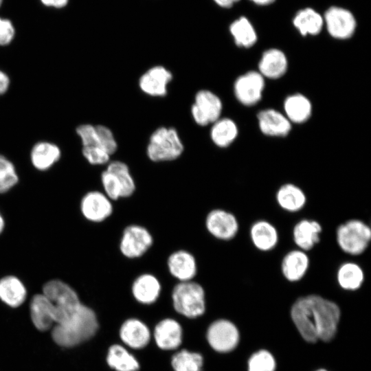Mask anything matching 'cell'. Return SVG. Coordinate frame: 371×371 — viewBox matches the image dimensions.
<instances>
[{
  "label": "cell",
  "instance_id": "1",
  "mask_svg": "<svg viewBox=\"0 0 371 371\" xmlns=\"http://www.w3.org/2000/svg\"><path fill=\"white\" fill-rule=\"evenodd\" d=\"M341 316L339 306L318 295L298 298L292 305L291 317L302 338L308 342L330 341L337 330Z\"/></svg>",
  "mask_w": 371,
  "mask_h": 371
},
{
  "label": "cell",
  "instance_id": "2",
  "mask_svg": "<svg viewBox=\"0 0 371 371\" xmlns=\"http://www.w3.org/2000/svg\"><path fill=\"white\" fill-rule=\"evenodd\" d=\"M98 327L95 312L82 303L69 317L52 327V337L60 346L73 347L91 338Z\"/></svg>",
  "mask_w": 371,
  "mask_h": 371
},
{
  "label": "cell",
  "instance_id": "3",
  "mask_svg": "<svg viewBox=\"0 0 371 371\" xmlns=\"http://www.w3.org/2000/svg\"><path fill=\"white\" fill-rule=\"evenodd\" d=\"M172 308L178 314L195 319L206 311V290L196 280L176 282L170 291Z\"/></svg>",
  "mask_w": 371,
  "mask_h": 371
},
{
  "label": "cell",
  "instance_id": "4",
  "mask_svg": "<svg viewBox=\"0 0 371 371\" xmlns=\"http://www.w3.org/2000/svg\"><path fill=\"white\" fill-rule=\"evenodd\" d=\"M102 190L113 202L131 197L136 192L137 183L127 164L120 160L110 161L100 174Z\"/></svg>",
  "mask_w": 371,
  "mask_h": 371
},
{
  "label": "cell",
  "instance_id": "5",
  "mask_svg": "<svg viewBox=\"0 0 371 371\" xmlns=\"http://www.w3.org/2000/svg\"><path fill=\"white\" fill-rule=\"evenodd\" d=\"M183 150L177 131L173 127L161 126L150 136L146 155L153 162H170L179 159Z\"/></svg>",
  "mask_w": 371,
  "mask_h": 371
},
{
  "label": "cell",
  "instance_id": "6",
  "mask_svg": "<svg viewBox=\"0 0 371 371\" xmlns=\"http://www.w3.org/2000/svg\"><path fill=\"white\" fill-rule=\"evenodd\" d=\"M154 237L146 226L136 223L126 225L122 229L117 249L125 259L135 260L144 257L152 248Z\"/></svg>",
  "mask_w": 371,
  "mask_h": 371
},
{
  "label": "cell",
  "instance_id": "7",
  "mask_svg": "<svg viewBox=\"0 0 371 371\" xmlns=\"http://www.w3.org/2000/svg\"><path fill=\"white\" fill-rule=\"evenodd\" d=\"M42 293L56 308V324L69 317L82 304L74 289L61 280L53 279L45 282Z\"/></svg>",
  "mask_w": 371,
  "mask_h": 371
},
{
  "label": "cell",
  "instance_id": "8",
  "mask_svg": "<svg viewBox=\"0 0 371 371\" xmlns=\"http://www.w3.org/2000/svg\"><path fill=\"white\" fill-rule=\"evenodd\" d=\"M336 239L344 252L358 256L366 250L370 243L371 229L359 219H351L337 227Z\"/></svg>",
  "mask_w": 371,
  "mask_h": 371
},
{
  "label": "cell",
  "instance_id": "9",
  "mask_svg": "<svg viewBox=\"0 0 371 371\" xmlns=\"http://www.w3.org/2000/svg\"><path fill=\"white\" fill-rule=\"evenodd\" d=\"M203 226L206 233L217 240L229 241L237 235L239 223L231 212L221 207L210 209L205 214Z\"/></svg>",
  "mask_w": 371,
  "mask_h": 371
},
{
  "label": "cell",
  "instance_id": "10",
  "mask_svg": "<svg viewBox=\"0 0 371 371\" xmlns=\"http://www.w3.org/2000/svg\"><path fill=\"white\" fill-rule=\"evenodd\" d=\"M80 210L88 222L102 224L113 215L114 202L102 190H92L87 192L81 198Z\"/></svg>",
  "mask_w": 371,
  "mask_h": 371
},
{
  "label": "cell",
  "instance_id": "11",
  "mask_svg": "<svg viewBox=\"0 0 371 371\" xmlns=\"http://www.w3.org/2000/svg\"><path fill=\"white\" fill-rule=\"evenodd\" d=\"M168 275L175 282L196 280L199 265L195 255L188 249L179 248L171 251L166 260Z\"/></svg>",
  "mask_w": 371,
  "mask_h": 371
},
{
  "label": "cell",
  "instance_id": "12",
  "mask_svg": "<svg viewBox=\"0 0 371 371\" xmlns=\"http://www.w3.org/2000/svg\"><path fill=\"white\" fill-rule=\"evenodd\" d=\"M223 103L221 98L207 89L199 91L191 106L194 121L201 126L213 124L221 117Z\"/></svg>",
  "mask_w": 371,
  "mask_h": 371
},
{
  "label": "cell",
  "instance_id": "13",
  "mask_svg": "<svg viewBox=\"0 0 371 371\" xmlns=\"http://www.w3.org/2000/svg\"><path fill=\"white\" fill-rule=\"evenodd\" d=\"M206 337L212 349L225 353L233 350L238 346L240 335L234 323L228 319H219L209 326Z\"/></svg>",
  "mask_w": 371,
  "mask_h": 371
},
{
  "label": "cell",
  "instance_id": "14",
  "mask_svg": "<svg viewBox=\"0 0 371 371\" xmlns=\"http://www.w3.org/2000/svg\"><path fill=\"white\" fill-rule=\"evenodd\" d=\"M129 292L139 304L150 306L156 303L163 293L159 278L150 271H142L132 280Z\"/></svg>",
  "mask_w": 371,
  "mask_h": 371
},
{
  "label": "cell",
  "instance_id": "15",
  "mask_svg": "<svg viewBox=\"0 0 371 371\" xmlns=\"http://www.w3.org/2000/svg\"><path fill=\"white\" fill-rule=\"evenodd\" d=\"M265 78L258 71H249L238 76L234 84V95L242 104L251 106L262 98Z\"/></svg>",
  "mask_w": 371,
  "mask_h": 371
},
{
  "label": "cell",
  "instance_id": "16",
  "mask_svg": "<svg viewBox=\"0 0 371 371\" xmlns=\"http://www.w3.org/2000/svg\"><path fill=\"white\" fill-rule=\"evenodd\" d=\"M323 19L329 34L335 38L348 39L355 33L357 25L355 19L345 8L330 7L325 12Z\"/></svg>",
  "mask_w": 371,
  "mask_h": 371
},
{
  "label": "cell",
  "instance_id": "17",
  "mask_svg": "<svg viewBox=\"0 0 371 371\" xmlns=\"http://www.w3.org/2000/svg\"><path fill=\"white\" fill-rule=\"evenodd\" d=\"M172 80V74L161 65L148 69L139 78V87L146 95L163 97L167 94V87Z\"/></svg>",
  "mask_w": 371,
  "mask_h": 371
},
{
  "label": "cell",
  "instance_id": "18",
  "mask_svg": "<svg viewBox=\"0 0 371 371\" xmlns=\"http://www.w3.org/2000/svg\"><path fill=\"white\" fill-rule=\"evenodd\" d=\"M30 313L34 326L45 331L56 323V310L51 301L43 293L34 295L30 303Z\"/></svg>",
  "mask_w": 371,
  "mask_h": 371
},
{
  "label": "cell",
  "instance_id": "19",
  "mask_svg": "<svg viewBox=\"0 0 371 371\" xmlns=\"http://www.w3.org/2000/svg\"><path fill=\"white\" fill-rule=\"evenodd\" d=\"M153 337L160 349L175 350L182 342V327L176 319L170 317L164 318L155 326Z\"/></svg>",
  "mask_w": 371,
  "mask_h": 371
},
{
  "label": "cell",
  "instance_id": "20",
  "mask_svg": "<svg viewBox=\"0 0 371 371\" xmlns=\"http://www.w3.org/2000/svg\"><path fill=\"white\" fill-rule=\"evenodd\" d=\"M119 335L125 345L133 349L144 348L150 339V331L148 326L135 317L124 321L120 326Z\"/></svg>",
  "mask_w": 371,
  "mask_h": 371
},
{
  "label": "cell",
  "instance_id": "21",
  "mask_svg": "<svg viewBox=\"0 0 371 371\" xmlns=\"http://www.w3.org/2000/svg\"><path fill=\"white\" fill-rule=\"evenodd\" d=\"M257 119L260 131L267 136L284 137L291 130V123L285 115L273 109L260 111Z\"/></svg>",
  "mask_w": 371,
  "mask_h": 371
},
{
  "label": "cell",
  "instance_id": "22",
  "mask_svg": "<svg viewBox=\"0 0 371 371\" xmlns=\"http://www.w3.org/2000/svg\"><path fill=\"white\" fill-rule=\"evenodd\" d=\"M288 69V60L284 53L276 48L266 50L258 63V72L265 78L278 79Z\"/></svg>",
  "mask_w": 371,
  "mask_h": 371
},
{
  "label": "cell",
  "instance_id": "23",
  "mask_svg": "<svg viewBox=\"0 0 371 371\" xmlns=\"http://www.w3.org/2000/svg\"><path fill=\"white\" fill-rule=\"evenodd\" d=\"M27 295V289L18 277L8 275L0 279V300L7 306H20L25 301Z\"/></svg>",
  "mask_w": 371,
  "mask_h": 371
},
{
  "label": "cell",
  "instance_id": "24",
  "mask_svg": "<svg viewBox=\"0 0 371 371\" xmlns=\"http://www.w3.org/2000/svg\"><path fill=\"white\" fill-rule=\"evenodd\" d=\"M309 267V258L304 251L295 249L288 252L281 263L284 277L289 282H297L306 274Z\"/></svg>",
  "mask_w": 371,
  "mask_h": 371
},
{
  "label": "cell",
  "instance_id": "25",
  "mask_svg": "<svg viewBox=\"0 0 371 371\" xmlns=\"http://www.w3.org/2000/svg\"><path fill=\"white\" fill-rule=\"evenodd\" d=\"M322 231V226L317 221L303 219L293 227V240L299 249L304 251L311 250L319 243Z\"/></svg>",
  "mask_w": 371,
  "mask_h": 371
},
{
  "label": "cell",
  "instance_id": "26",
  "mask_svg": "<svg viewBox=\"0 0 371 371\" xmlns=\"http://www.w3.org/2000/svg\"><path fill=\"white\" fill-rule=\"evenodd\" d=\"M312 110L311 102L301 93L290 95L284 100V115L291 124L304 123L311 117Z\"/></svg>",
  "mask_w": 371,
  "mask_h": 371
},
{
  "label": "cell",
  "instance_id": "27",
  "mask_svg": "<svg viewBox=\"0 0 371 371\" xmlns=\"http://www.w3.org/2000/svg\"><path fill=\"white\" fill-rule=\"evenodd\" d=\"M250 238L254 245L263 251L273 249L279 239L276 228L271 223L264 220L258 221L251 225Z\"/></svg>",
  "mask_w": 371,
  "mask_h": 371
},
{
  "label": "cell",
  "instance_id": "28",
  "mask_svg": "<svg viewBox=\"0 0 371 371\" xmlns=\"http://www.w3.org/2000/svg\"><path fill=\"white\" fill-rule=\"evenodd\" d=\"M276 201L283 210L295 212L302 210L306 202V196L304 191L293 183H285L277 191Z\"/></svg>",
  "mask_w": 371,
  "mask_h": 371
},
{
  "label": "cell",
  "instance_id": "29",
  "mask_svg": "<svg viewBox=\"0 0 371 371\" xmlns=\"http://www.w3.org/2000/svg\"><path fill=\"white\" fill-rule=\"evenodd\" d=\"M210 129V138L219 148H226L236 139L238 128L236 122L228 117H220L213 124Z\"/></svg>",
  "mask_w": 371,
  "mask_h": 371
},
{
  "label": "cell",
  "instance_id": "30",
  "mask_svg": "<svg viewBox=\"0 0 371 371\" xmlns=\"http://www.w3.org/2000/svg\"><path fill=\"white\" fill-rule=\"evenodd\" d=\"M106 362L115 371H138L140 367L137 359L120 344L109 347Z\"/></svg>",
  "mask_w": 371,
  "mask_h": 371
},
{
  "label": "cell",
  "instance_id": "31",
  "mask_svg": "<svg viewBox=\"0 0 371 371\" xmlns=\"http://www.w3.org/2000/svg\"><path fill=\"white\" fill-rule=\"evenodd\" d=\"M293 23L302 36L318 34L324 23L323 17L310 8L300 10L294 16Z\"/></svg>",
  "mask_w": 371,
  "mask_h": 371
},
{
  "label": "cell",
  "instance_id": "32",
  "mask_svg": "<svg viewBox=\"0 0 371 371\" xmlns=\"http://www.w3.org/2000/svg\"><path fill=\"white\" fill-rule=\"evenodd\" d=\"M60 157L59 148L49 142H39L32 148L31 160L33 166L39 170H46Z\"/></svg>",
  "mask_w": 371,
  "mask_h": 371
},
{
  "label": "cell",
  "instance_id": "33",
  "mask_svg": "<svg viewBox=\"0 0 371 371\" xmlns=\"http://www.w3.org/2000/svg\"><path fill=\"white\" fill-rule=\"evenodd\" d=\"M339 285L344 290L359 289L364 280V273L361 267L353 262L343 263L337 272Z\"/></svg>",
  "mask_w": 371,
  "mask_h": 371
},
{
  "label": "cell",
  "instance_id": "34",
  "mask_svg": "<svg viewBox=\"0 0 371 371\" xmlns=\"http://www.w3.org/2000/svg\"><path fill=\"white\" fill-rule=\"evenodd\" d=\"M229 32L236 45L245 48L252 47L257 41V34L249 21L245 16L234 21L229 26Z\"/></svg>",
  "mask_w": 371,
  "mask_h": 371
},
{
  "label": "cell",
  "instance_id": "35",
  "mask_svg": "<svg viewBox=\"0 0 371 371\" xmlns=\"http://www.w3.org/2000/svg\"><path fill=\"white\" fill-rule=\"evenodd\" d=\"M171 366L174 371H203V358L199 352L183 349L172 356Z\"/></svg>",
  "mask_w": 371,
  "mask_h": 371
},
{
  "label": "cell",
  "instance_id": "36",
  "mask_svg": "<svg viewBox=\"0 0 371 371\" xmlns=\"http://www.w3.org/2000/svg\"><path fill=\"white\" fill-rule=\"evenodd\" d=\"M19 181V177L13 164L0 155V194L12 189Z\"/></svg>",
  "mask_w": 371,
  "mask_h": 371
},
{
  "label": "cell",
  "instance_id": "37",
  "mask_svg": "<svg viewBox=\"0 0 371 371\" xmlns=\"http://www.w3.org/2000/svg\"><path fill=\"white\" fill-rule=\"evenodd\" d=\"M276 361L273 356L266 350L254 353L248 361V371H275Z\"/></svg>",
  "mask_w": 371,
  "mask_h": 371
},
{
  "label": "cell",
  "instance_id": "38",
  "mask_svg": "<svg viewBox=\"0 0 371 371\" xmlns=\"http://www.w3.org/2000/svg\"><path fill=\"white\" fill-rule=\"evenodd\" d=\"M100 146L111 156L113 155L117 149V143L113 132L107 126L104 125L95 126Z\"/></svg>",
  "mask_w": 371,
  "mask_h": 371
},
{
  "label": "cell",
  "instance_id": "39",
  "mask_svg": "<svg viewBox=\"0 0 371 371\" xmlns=\"http://www.w3.org/2000/svg\"><path fill=\"white\" fill-rule=\"evenodd\" d=\"M82 154L87 161L93 166L107 164L111 155L98 146H83Z\"/></svg>",
  "mask_w": 371,
  "mask_h": 371
},
{
  "label": "cell",
  "instance_id": "40",
  "mask_svg": "<svg viewBox=\"0 0 371 371\" xmlns=\"http://www.w3.org/2000/svg\"><path fill=\"white\" fill-rule=\"evenodd\" d=\"M76 132L82 140L83 146H98L101 148L95 126L89 124H82L76 128Z\"/></svg>",
  "mask_w": 371,
  "mask_h": 371
},
{
  "label": "cell",
  "instance_id": "41",
  "mask_svg": "<svg viewBox=\"0 0 371 371\" xmlns=\"http://www.w3.org/2000/svg\"><path fill=\"white\" fill-rule=\"evenodd\" d=\"M15 29L8 19L0 17V45H8L14 38Z\"/></svg>",
  "mask_w": 371,
  "mask_h": 371
},
{
  "label": "cell",
  "instance_id": "42",
  "mask_svg": "<svg viewBox=\"0 0 371 371\" xmlns=\"http://www.w3.org/2000/svg\"><path fill=\"white\" fill-rule=\"evenodd\" d=\"M40 1L45 6L54 8H63L69 3V0H40Z\"/></svg>",
  "mask_w": 371,
  "mask_h": 371
},
{
  "label": "cell",
  "instance_id": "43",
  "mask_svg": "<svg viewBox=\"0 0 371 371\" xmlns=\"http://www.w3.org/2000/svg\"><path fill=\"white\" fill-rule=\"evenodd\" d=\"M10 83L9 78L8 76L0 71V94L6 91Z\"/></svg>",
  "mask_w": 371,
  "mask_h": 371
},
{
  "label": "cell",
  "instance_id": "44",
  "mask_svg": "<svg viewBox=\"0 0 371 371\" xmlns=\"http://www.w3.org/2000/svg\"><path fill=\"white\" fill-rule=\"evenodd\" d=\"M216 4L223 8H230L239 0H214Z\"/></svg>",
  "mask_w": 371,
  "mask_h": 371
},
{
  "label": "cell",
  "instance_id": "45",
  "mask_svg": "<svg viewBox=\"0 0 371 371\" xmlns=\"http://www.w3.org/2000/svg\"><path fill=\"white\" fill-rule=\"evenodd\" d=\"M250 1H253L254 3L258 5H266L273 3L275 0H250Z\"/></svg>",
  "mask_w": 371,
  "mask_h": 371
},
{
  "label": "cell",
  "instance_id": "46",
  "mask_svg": "<svg viewBox=\"0 0 371 371\" xmlns=\"http://www.w3.org/2000/svg\"><path fill=\"white\" fill-rule=\"evenodd\" d=\"M5 227V221L3 216L0 212V234L3 232Z\"/></svg>",
  "mask_w": 371,
  "mask_h": 371
},
{
  "label": "cell",
  "instance_id": "47",
  "mask_svg": "<svg viewBox=\"0 0 371 371\" xmlns=\"http://www.w3.org/2000/svg\"><path fill=\"white\" fill-rule=\"evenodd\" d=\"M315 371H327L326 370H324V369H319V370H317Z\"/></svg>",
  "mask_w": 371,
  "mask_h": 371
},
{
  "label": "cell",
  "instance_id": "48",
  "mask_svg": "<svg viewBox=\"0 0 371 371\" xmlns=\"http://www.w3.org/2000/svg\"><path fill=\"white\" fill-rule=\"evenodd\" d=\"M3 0H0V8H1V6L2 4H3Z\"/></svg>",
  "mask_w": 371,
  "mask_h": 371
}]
</instances>
